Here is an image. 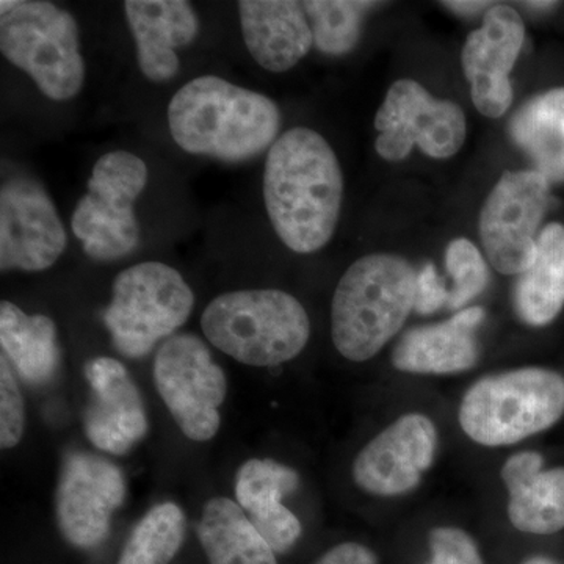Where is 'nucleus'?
<instances>
[{"instance_id":"nucleus-1","label":"nucleus","mask_w":564,"mask_h":564,"mask_svg":"<svg viewBox=\"0 0 564 564\" xmlns=\"http://www.w3.org/2000/svg\"><path fill=\"white\" fill-rule=\"evenodd\" d=\"M263 199L274 232L285 247L311 254L336 232L344 176L336 152L321 133L291 129L267 154Z\"/></svg>"},{"instance_id":"nucleus-2","label":"nucleus","mask_w":564,"mask_h":564,"mask_svg":"<svg viewBox=\"0 0 564 564\" xmlns=\"http://www.w3.org/2000/svg\"><path fill=\"white\" fill-rule=\"evenodd\" d=\"M169 128L177 147L188 154L247 162L273 147L281 111L261 93L221 77L203 76L173 96Z\"/></svg>"},{"instance_id":"nucleus-3","label":"nucleus","mask_w":564,"mask_h":564,"mask_svg":"<svg viewBox=\"0 0 564 564\" xmlns=\"http://www.w3.org/2000/svg\"><path fill=\"white\" fill-rule=\"evenodd\" d=\"M417 270L397 254L364 256L348 267L334 292V347L352 362L375 358L414 311Z\"/></svg>"},{"instance_id":"nucleus-4","label":"nucleus","mask_w":564,"mask_h":564,"mask_svg":"<svg viewBox=\"0 0 564 564\" xmlns=\"http://www.w3.org/2000/svg\"><path fill=\"white\" fill-rule=\"evenodd\" d=\"M202 328L214 347L252 367L292 361L311 336L303 304L274 289L218 295L204 310Z\"/></svg>"},{"instance_id":"nucleus-5","label":"nucleus","mask_w":564,"mask_h":564,"mask_svg":"<svg viewBox=\"0 0 564 564\" xmlns=\"http://www.w3.org/2000/svg\"><path fill=\"white\" fill-rule=\"evenodd\" d=\"M564 414V377L543 367L489 375L470 386L459 425L474 443L503 447L554 426Z\"/></svg>"},{"instance_id":"nucleus-6","label":"nucleus","mask_w":564,"mask_h":564,"mask_svg":"<svg viewBox=\"0 0 564 564\" xmlns=\"http://www.w3.org/2000/svg\"><path fill=\"white\" fill-rule=\"evenodd\" d=\"M0 51L52 101H69L84 88L79 28L73 14L55 3L2 0Z\"/></svg>"},{"instance_id":"nucleus-7","label":"nucleus","mask_w":564,"mask_h":564,"mask_svg":"<svg viewBox=\"0 0 564 564\" xmlns=\"http://www.w3.org/2000/svg\"><path fill=\"white\" fill-rule=\"evenodd\" d=\"M193 304L195 295L176 269L141 262L115 278L104 325L121 355L139 359L174 336L191 317Z\"/></svg>"},{"instance_id":"nucleus-8","label":"nucleus","mask_w":564,"mask_h":564,"mask_svg":"<svg viewBox=\"0 0 564 564\" xmlns=\"http://www.w3.org/2000/svg\"><path fill=\"white\" fill-rule=\"evenodd\" d=\"M148 184V166L128 151L104 154L93 166L88 193L70 220L74 236L95 261H118L140 242L133 204Z\"/></svg>"},{"instance_id":"nucleus-9","label":"nucleus","mask_w":564,"mask_h":564,"mask_svg":"<svg viewBox=\"0 0 564 564\" xmlns=\"http://www.w3.org/2000/svg\"><path fill=\"white\" fill-rule=\"evenodd\" d=\"M155 388L188 440L206 443L220 429L228 380L209 348L193 334H174L154 359Z\"/></svg>"},{"instance_id":"nucleus-10","label":"nucleus","mask_w":564,"mask_h":564,"mask_svg":"<svg viewBox=\"0 0 564 564\" xmlns=\"http://www.w3.org/2000/svg\"><path fill=\"white\" fill-rule=\"evenodd\" d=\"M375 150L388 162L404 161L414 147L432 159L454 158L467 135L462 106L434 98L419 82H393L375 117Z\"/></svg>"},{"instance_id":"nucleus-11","label":"nucleus","mask_w":564,"mask_h":564,"mask_svg":"<svg viewBox=\"0 0 564 564\" xmlns=\"http://www.w3.org/2000/svg\"><path fill=\"white\" fill-rule=\"evenodd\" d=\"M551 182L534 170L505 172L481 207L478 231L494 270L522 274L533 265Z\"/></svg>"},{"instance_id":"nucleus-12","label":"nucleus","mask_w":564,"mask_h":564,"mask_svg":"<svg viewBox=\"0 0 564 564\" xmlns=\"http://www.w3.org/2000/svg\"><path fill=\"white\" fill-rule=\"evenodd\" d=\"M68 237L51 196L31 180H11L0 191V269L43 272L65 251Z\"/></svg>"},{"instance_id":"nucleus-13","label":"nucleus","mask_w":564,"mask_h":564,"mask_svg":"<svg viewBox=\"0 0 564 564\" xmlns=\"http://www.w3.org/2000/svg\"><path fill=\"white\" fill-rule=\"evenodd\" d=\"M126 497L120 467L101 456L70 454L63 463L55 514L68 543L93 549L106 540L111 516Z\"/></svg>"},{"instance_id":"nucleus-14","label":"nucleus","mask_w":564,"mask_h":564,"mask_svg":"<svg viewBox=\"0 0 564 564\" xmlns=\"http://www.w3.org/2000/svg\"><path fill=\"white\" fill-rule=\"evenodd\" d=\"M437 430L425 414L410 413L373 437L352 463V480L380 497L413 491L433 466Z\"/></svg>"},{"instance_id":"nucleus-15","label":"nucleus","mask_w":564,"mask_h":564,"mask_svg":"<svg viewBox=\"0 0 564 564\" xmlns=\"http://www.w3.org/2000/svg\"><path fill=\"white\" fill-rule=\"evenodd\" d=\"M525 41L521 14L508 6L485 11L484 24L469 33L462 52L464 76L470 85L475 109L500 118L513 104V70Z\"/></svg>"},{"instance_id":"nucleus-16","label":"nucleus","mask_w":564,"mask_h":564,"mask_svg":"<svg viewBox=\"0 0 564 564\" xmlns=\"http://www.w3.org/2000/svg\"><path fill=\"white\" fill-rule=\"evenodd\" d=\"M85 378L93 397L84 413V429L96 447L111 455H126L148 433L143 400L128 370L113 358L85 364Z\"/></svg>"},{"instance_id":"nucleus-17","label":"nucleus","mask_w":564,"mask_h":564,"mask_svg":"<svg viewBox=\"0 0 564 564\" xmlns=\"http://www.w3.org/2000/svg\"><path fill=\"white\" fill-rule=\"evenodd\" d=\"M124 10L143 76L158 84L172 80L180 70L176 50L191 46L199 33V20L192 3L128 0Z\"/></svg>"},{"instance_id":"nucleus-18","label":"nucleus","mask_w":564,"mask_h":564,"mask_svg":"<svg viewBox=\"0 0 564 564\" xmlns=\"http://www.w3.org/2000/svg\"><path fill=\"white\" fill-rule=\"evenodd\" d=\"M239 11L247 50L270 73L292 69L314 46L313 29L303 2L242 0Z\"/></svg>"},{"instance_id":"nucleus-19","label":"nucleus","mask_w":564,"mask_h":564,"mask_svg":"<svg viewBox=\"0 0 564 564\" xmlns=\"http://www.w3.org/2000/svg\"><path fill=\"white\" fill-rule=\"evenodd\" d=\"M480 306L466 307L451 321L415 326L400 337L391 361L400 372L454 375L473 369L478 361L475 329L485 321Z\"/></svg>"},{"instance_id":"nucleus-20","label":"nucleus","mask_w":564,"mask_h":564,"mask_svg":"<svg viewBox=\"0 0 564 564\" xmlns=\"http://www.w3.org/2000/svg\"><path fill=\"white\" fill-rule=\"evenodd\" d=\"M299 485L296 470L273 459H250L237 473V502L274 554L291 551L302 536L299 518L282 505Z\"/></svg>"},{"instance_id":"nucleus-21","label":"nucleus","mask_w":564,"mask_h":564,"mask_svg":"<svg viewBox=\"0 0 564 564\" xmlns=\"http://www.w3.org/2000/svg\"><path fill=\"white\" fill-rule=\"evenodd\" d=\"M508 518L519 532L552 534L564 529V467L544 469L543 455L519 452L500 470Z\"/></svg>"},{"instance_id":"nucleus-22","label":"nucleus","mask_w":564,"mask_h":564,"mask_svg":"<svg viewBox=\"0 0 564 564\" xmlns=\"http://www.w3.org/2000/svg\"><path fill=\"white\" fill-rule=\"evenodd\" d=\"M508 135L534 172L551 184L564 182V87L527 99L508 121Z\"/></svg>"},{"instance_id":"nucleus-23","label":"nucleus","mask_w":564,"mask_h":564,"mask_svg":"<svg viewBox=\"0 0 564 564\" xmlns=\"http://www.w3.org/2000/svg\"><path fill=\"white\" fill-rule=\"evenodd\" d=\"M564 307V226L549 223L538 237L534 263L519 274L514 288V310L529 326H545Z\"/></svg>"},{"instance_id":"nucleus-24","label":"nucleus","mask_w":564,"mask_h":564,"mask_svg":"<svg viewBox=\"0 0 564 564\" xmlns=\"http://www.w3.org/2000/svg\"><path fill=\"white\" fill-rule=\"evenodd\" d=\"M0 344L25 383L46 384L61 362L57 328L46 315H28L17 304H0Z\"/></svg>"},{"instance_id":"nucleus-25","label":"nucleus","mask_w":564,"mask_h":564,"mask_svg":"<svg viewBox=\"0 0 564 564\" xmlns=\"http://www.w3.org/2000/svg\"><path fill=\"white\" fill-rule=\"evenodd\" d=\"M198 536L209 564H278L273 549L240 505L226 497L206 503Z\"/></svg>"},{"instance_id":"nucleus-26","label":"nucleus","mask_w":564,"mask_h":564,"mask_svg":"<svg viewBox=\"0 0 564 564\" xmlns=\"http://www.w3.org/2000/svg\"><path fill=\"white\" fill-rule=\"evenodd\" d=\"M185 533V516L177 505L152 508L137 524L118 564H169L180 551Z\"/></svg>"},{"instance_id":"nucleus-27","label":"nucleus","mask_w":564,"mask_h":564,"mask_svg":"<svg viewBox=\"0 0 564 564\" xmlns=\"http://www.w3.org/2000/svg\"><path fill=\"white\" fill-rule=\"evenodd\" d=\"M378 3L358 0H310L303 2L314 46L326 55H345L358 46L366 14Z\"/></svg>"},{"instance_id":"nucleus-28","label":"nucleus","mask_w":564,"mask_h":564,"mask_svg":"<svg viewBox=\"0 0 564 564\" xmlns=\"http://www.w3.org/2000/svg\"><path fill=\"white\" fill-rule=\"evenodd\" d=\"M445 269L454 282L447 307L459 313L488 285V263L470 240L455 239L445 250Z\"/></svg>"},{"instance_id":"nucleus-29","label":"nucleus","mask_w":564,"mask_h":564,"mask_svg":"<svg viewBox=\"0 0 564 564\" xmlns=\"http://www.w3.org/2000/svg\"><path fill=\"white\" fill-rule=\"evenodd\" d=\"M25 426L24 400L11 372L7 356H0V445L13 448L20 444Z\"/></svg>"},{"instance_id":"nucleus-30","label":"nucleus","mask_w":564,"mask_h":564,"mask_svg":"<svg viewBox=\"0 0 564 564\" xmlns=\"http://www.w3.org/2000/svg\"><path fill=\"white\" fill-rule=\"evenodd\" d=\"M432 564H484L469 533L456 527H437L430 533Z\"/></svg>"},{"instance_id":"nucleus-31","label":"nucleus","mask_w":564,"mask_h":564,"mask_svg":"<svg viewBox=\"0 0 564 564\" xmlns=\"http://www.w3.org/2000/svg\"><path fill=\"white\" fill-rule=\"evenodd\" d=\"M451 289H447L443 278L437 273L433 263H426L417 272V284H415L414 311L421 315H432L443 307L448 306Z\"/></svg>"},{"instance_id":"nucleus-32","label":"nucleus","mask_w":564,"mask_h":564,"mask_svg":"<svg viewBox=\"0 0 564 564\" xmlns=\"http://www.w3.org/2000/svg\"><path fill=\"white\" fill-rule=\"evenodd\" d=\"M314 564H378L377 555L366 545L345 543L326 552Z\"/></svg>"},{"instance_id":"nucleus-33","label":"nucleus","mask_w":564,"mask_h":564,"mask_svg":"<svg viewBox=\"0 0 564 564\" xmlns=\"http://www.w3.org/2000/svg\"><path fill=\"white\" fill-rule=\"evenodd\" d=\"M448 10L455 13L463 14V17H473V14L480 13V11L489 10L494 6L491 2H444Z\"/></svg>"},{"instance_id":"nucleus-34","label":"nucleus","mask_w":564,"mask_h":564,"mask_svg":"<svg viewBox=\"0 0 564 564\" xmlns=\"http://www.w3.org/2000/svg\"><path fill=\"white\" fill-rule=\"evenodd\" d=\"M524 6L530 10L549 11L554 9L556 2H525Z\"/></svg>"},{"instance_id":"nucleus-35","label":"nucleus","mask_w":564,"mask_h":564,"mask_svg":"<svg viewBox=\"0 0 564 564\" xmlns=\"http://www.w3.org/2000/svg\"><path fill=\"white\" fill-rule=\"evenodd\" d=\"M524 564H558L554 560L545 558V556H533V558L527 560Z\"/></svg>"}]
</instances>
